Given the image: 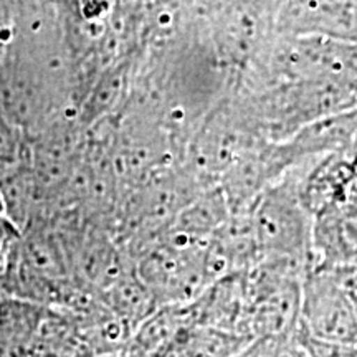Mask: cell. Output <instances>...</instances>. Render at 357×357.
Wrapping results in <instances>:
<instances>
[{
  "label": "cell",
  "instance_id": "cell-1",
  "mask_svg": "<svg viewBox=\"0 0 357 357\" xmlns=\"http://www.w3.org/2000/svg\"><path fill=\"white\" fill-rule=\"evenodd\" d=\"M236 93L266 142H284L319 119L357 108V83L346 79H306Z\"/></svg>",
  "mask_w": 357,
  "mask_h": 357
},
{
  "label": "cell",
  "instance_id": "cell-2",
  "mask_svg": "<svg viewBox=\"0 0 357 357\" xmlns=\"http://www.w3.org/2000/svg\"><path fill=\"white\" fill-rule=\"evenodd\" d=\"M323 78L357 83L356 43L314 35L276 33L245 75L238 89L260 91L284 83Z\"/></svg>",
  "mask_w": 357,
  "mask_h": 357
},
{
  "label": "cell",
  "instance_id": "cell-3",
  "mask_svg": "<svg viewBox=\"0 0 357 357\" xmlns=\"http://www.w3.org/2000/svg\"><path fill=\"white\" fill-rule=\"evenodd\" d=\"M306 273L305 265L283 258H263L247 271L243 336L252 341L294 336L301 321V284Z\"/></svg>",
  "mask_w": 357,
  "mask_h": 357
},
{
  "label": "cell",
  "instance_id": "cell-4",
  "mask_svg": "<svg viewBox=\"0 0 357 357\" xmlns=\"http://www.w3.org/2000/svg\"><path fill=\"white\" fill-rule=\"evenodd\" d=\"M280 2L200 3L202 20L218 60L238 88L245 75L276 35Z\"/></svg>",
  "mask_w": 357,
  "mask_h": 357
},
{
  "label": "cell",
  "instance_id": "cell-5",
  "mask_svg": "<svg viewBox=\"0 0 357 357\" xmlns=\"http://www.w3.org/2000/svg\"><path fill=\"white\" fill-rule=\"evenodd\" d=\"M312 162L291 169L253 208L252 220L261 258H283L310 270L314 218L301 204L300 189L303 176Z\"/></svg>",
  "mask_w": 357,
  "mask_h": 357
},
{
  "label": "cell",
  "instance_id": "cell-6",
  "mask_svg": "<svg viewBox=\"0 0 357 357\" xmlns=\"http://www.w3.org/2000/svg\"><path fill=\"white\" fill-rule=\"evenodd\" d=\"M347 275L311 268L301 284V328L326 341L357 346V318L346 289Z\"/></svg>",
  "mask_w": 357,
  "mask_h": 357
},
{
  "label": "cell",
  "instance_id": "cell-7",
  "mask_svg": "<svg viewBox=\"0 0 357 357\" xmlns=\"http://www.w3.org/2000/svg\"><path fill=\"white\" fill-rule=\"evenodd\" d=\"M294 167L284 142H261L247 151L218 182L230 215H250L263 195Z\"/></svg>",
  "mask_w": 357,
  "mask_h": 357
},
{
  "label": "cell",
  "instance_id": "cell-8",
  "mask_svg": "<svg viewBox=\"0 0 357 357\" xmlns=\"http://www.w3.org/2000/svg\"><path fill=\"white\" fill-rule=\"evenodd\" d=\"M311 268L347 276L357 271V181L344 202L314 217Z\"/></svg>",
  "mask_w": 357,
  "mask_h": 357
},
{
  "label": "cell",
  "instance_id": "cell-9",
  "mask_svg": "<svg viewBox=\"0 0 357 357\" xmlns=\"http://www.w3.org/2000/svg\"><path fill=\"white\" fill-rule=\"evenodd\" d=\"M278 35H314L357 45V0L354 2H280Z\"/></svg>",
  "mask_w": 357,
  "mask_h": 357
},
{
  "label": "cell",
  "instance_id": "cell-10",
  "mask_svg": "<svg viewBox=\"0 0 357 357\" xmlns=\"http://www.w3.org/2000/svg\"><path fill=\"white\" fill-rule=\"evenodd\" d=\"M187 307H189L192 326H202V328L243 336L242 326L247 310L245 273L223 276L205 289L197 300L187 305Z\"/></svg>",
  "mask_w": 357,
  "mask_h": 357
},
{
  "label": "cell",
  "instance_id": "cell-11",
  "mask_svg": "<svg viewBox=\"0 0 357 357\" xmlns=\"http://www.w3.org/2000/svg\"><path fill=\"white\" fill-rule=\"evenodd\" d=\"M357 181V167L344 153L321 158L306 169L300 197L307 213L314 218L344 202Z\"/></svg>",
  "mask_w": 357,
  "mask_h": 357
},
{
  "label": "cell",
  "instance_id": "cell-12",
  "mask_svg": "<svg viewBox=\"0 0 357 357\" xmlns=\"http://www.w3.org/2000/svg\"><path fill=\"white\" fill-rule=\"evenodd\" d=\"M357 137V108L310 124L284 141L296 166L346 151Z\"/></svg>",
  "mask_w": 357,
  "mask_h": 357
},
{
  "label": "cell",
  "instance_id": "cell-13",
  "mask_svg": "<svg viewBox=\"0 0 357 357\" xmlns=\"http://www.w3.org/2000/svg\"><path fill=\"white\" fill-rule=\"evenodd\" d=\"M48 307L0 296V357H38L40 328Z\"/></svg>",
  "mask_w": 357,
  "mask_h": 357
},
{
  "label": "cell",
  "instance_id": "cell-14",
  "mask_svg": "<svg viewBox=\"0 0 357 357\" xmlns=\"http://www.w3.org/2000/svg\"><path fill=\"white\" fill-rule=\"evenodd\" d=\"M96 300H100L116 318L126 323L132 331H136L149 316L159 310L153 293L142 283L136 270L123 276L118 283L106 289Z\"/></svg>",
  "mask_w": 357,
  "mask_h": 357
},
{
  "label": "cell",
  "instance_id": "cell-15",
  "mask_svg": "<svg viewBox=\"0 0 357 357\" xmlns=\"http://www.w3.org/2000/svg\"><path fill=\"white\" fill-rule=\"evenodd\" d=\"M30 158V137L0 113V169Z\"/></svg>",
  "mask_w": 357,
  "mask_h": 357
},
{
  "label": "cell",
  "instance_id": "cell-16",
  "mask_svg": "<svg viewBox=\"0 0 357 357\" xmlns=\"http://www.w3.org/2000/svg\"><path fill=\"white\" fill-rule=\"evenodd\" d=\"M294 336L310 357H357V346L314 337L310 333H306L301 328V324Z\"/></svg>",
  "mask_w": 357,
  "mask_h": 357
},
{
  "label": "cell",
  "instance_id": "cell-17",
  "mask_svg": "<svg viewBox=\"0 0 357 357\" xmlns=\"http://www.w3.org/2000/svg\"><path fill=\"white\" fill-rule=\"evenodd\" d=\"M257 357H310L303 349L296 336L255 341Z\"/></svg>",
  "mask_w": 357,
  "mask_h": 357
},
{
  "label": "cell",
  "instance_id": "cell-18",
  "mask_svg": "<svg viewBox=\"0 0 357 357\" xmlns=\"http://www.w3.org/2000/svg\"><path fill=\"white\" fill-rule=\"evenodd\" d=\"M22 231L7 217H0V276L6 271L8 258L19 243Z\"/></svg>",
  "mask_w": 357,
  "mask_h": 357
},
{
  "label": "cell",
  "instance_id": "cell-19",
  "mask_svg": "<svg viewBox=\"0 0 357 357\" xmlns=\"http://www.w3.org/2000/svg\"><path fill=\"white\" fill-rule=\"evenodd\" d=\"M346 289H347V294H349V300L352 303V307H354L356 318H357V271L346 278Z\"/></svg>",
  "mask_w": 357,
  "mask_h": 357
},
{
  "label": "cell",
  "instance_id": "cell-20",
  "mask_svg": "<svg viewBox=\"0 0 357 357\" xmlns=\"http://www.w3.org/2000/svg\"><path fill=\"white\" fill-rule=\"evenodd\" d=\"M0 217H7V215H6V207H3L2 195H0Z\"/></svg>",
  "mask_w": 357,
  "mask_h": 357
}]
</instances>
